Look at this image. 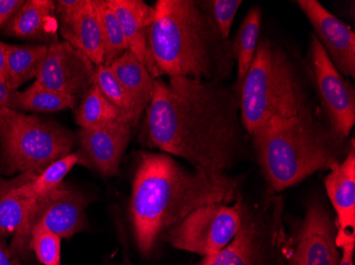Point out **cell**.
I'll use <instances>...</instances> for the list:
<instances>
[{"label":"cell","mask_w":355,"mask_h":265,"mask_svg":"<svg viewBox=\"0 0 355 265\" xmlns=\"http://www.w3.org/2000/svg\"><path fill=\"white\" fill-rule=\"evenodd\" d=\"M239 98L223 82L155 80L139 140L189 161L195 170L232 168L243 143Z\"/></svg>","instance_id":"1"},{"label":"cell","mask_w":355,"mask_h":265,"mask_svg":"<svg viewBox=\"0 0 355 265\" xmlns=\"http://www.w3.org/2000/svg\"><path fill=\"white\" fill-rule=\"evenodd\" d=\"M241 181L225 172L187 170L171 155L141 153L133 179L130 217L135 240L149 256L162 232L205 205L230 204L239 197Z\"/></svg>","instance_id":"2"},{"label":"cell","mask_w":355,"mask_h":265,"mask_svg":"<svg viewBox=\"0 0 355 265\" xmlns=\"http://www.w3.org/2000/svg\"><path fill=\"white\" fill-rule=\"evenodd\" d=\"M148 44L157 79L167 75L223 82L235 63L232 39L221 37L199 1H157Z\"/></svg>","instance_id":"3"},{"label":"cell","mask_w":355,"mask_h":265,"mask_svg":"<svg viewBox=\"0 0 355 265\" xmlns=\"http://www.w3.org/2000/svg\"><path fill=\"white\" fill-rule=\"evenodd\" d=\"M263 176L275 192L299 184L318 171L332 170L349 149L318 111L275 119L252 135Z\"/></svg>","instance_id":"4"},{"label":"cell","mask_w":355,"mask_h":265,"mask_svg":"<svg viewBox=\"0 0 355 265\" xmlns=\"http://www.w3.org/2000/svg\"><path fill=\"white\" fill-rule=\"evenodd\" d=\"M239 111L250 136L275 119L310 111L304 75L282 46L261 39L239 93Z\"/></svg>","instance_id":"5"},{"label":"cell","mask_w":355,"mask_h":265,"mask_svg":"<svg viewBox=\"0 0 355 265\" xmlns=\"http://www.w3.org/2000/svg\"><path fill=\"white\" fill-rule=\"evenodd\" d=\"M75 135L58 123L0 107V172L40 174L71 154Z\"/></svg>","instance_id":"6"},{"label":"cell","mask_w":355,"mask_h":265,"mask_svg":"<svg viewBox=\"0 0 355 265\" xmlns=\"http://www.w3.org/2000/svg\"><path fill=\"white\" fill-rule=\"evenodd\" d=\"M282 201L270 197L262 204L241 200V225L235 238L213 256L195 265H283L291 248L282 221Z\"/></svg>","instance_id":"7"},{"label":"cell","mask_w":355,"mask_h":265,"mask_svg":"<svg viewBox=\"0 0 355 265\" xmlns=\"http://www.w3.org/2000/svg\"><path fill=\"white\" fill-rule=\"evenodd\" d=\"M241 200L239 197L233 205L216 203L199 207L166 231L167 242L199 256L217 254L236 236L241 225Z\"/></svg>","instance_id":"8"},{"label":"cell","mask_w":355,"mask_h":265,"mask_svg":"<svg viewBox=\"0 0 355 265\" xmlns=\"http://www.w3.org/2000/svg\"><path fill=\"white\" fill-rule=\"evenodd\" d=\"M308 75L318 95L324 117L336 134L347 137L355 125V91L351 82L335 68L315 35L309 46Z\"/></svg>","instance_id":"9"},{"label":"cell","mask_w":355,"mask_h":265,"mask_svg":"<svg viewBox=\"0 0 355 265\" xmlns=\"http://www.w3.org/2000/svg\"><path fill=\"white\" fill-rule=\"evenodd\" d=\"M336 223L322 203L313 200L292 238V248L283 265H338Z\"/></svg>","instance_id":"10"},{"label":"cell","mask_w":355,"mask_h":265,"mask_svg":"<svg viewBox=\"0 0 355 265\" xmlns=\"http://www.w3.org/2000/svg\"><path fill=\"white\" fill-rule=\"evenodd\" d=\"M94 68L95 65L81 51L55 37L48 45L35 81L55 93L78 99L93 86Z\"/></svg>","instance_id":"11"},{"label":"cell","mask_w":355,"mask_h":265,"mask_svg":"<svg viewBox=\"0 0 355 265\" xmlns=\"http://www.w3.org/2000/svg\"><path fill=\"white\" fill-rule=\"evenodd\" d=\"M87 205V199L81 191L62 184L35 202L28 221V237L31 240L32 230L42 226L60 238H71L85 228Z\"/></svg>","instance_id":"12"},{"label":"cell","mask_w":355,"mask_h":265,"mask_svg":"<svg viewBox=\"0 0 355 265\" xmlns=\"http://www.w3.org/2000/svg\"><path fill=\"white\" fill-rule=\"evenodd\" d=\"M335 68L344 77H355V35L350 26L337 19L317 0H298Z\"/></svg>","instance_id":"13"},{"label":"cell","mask_w":355,"mask_h":265,"mask_svg":"<svg viewBox=\"0 0 355 265\" xmlns=\"http://www.w3.org/2000/svg\"><path fill=\"white\" fill-rule=\"evenodd\" d=\"M135 127L117 120L99 127L81 129L77 134L80 154L85 165H92L105 176H114Z\"/></svg>","instance_id":"14"},{"label":"cell","mask_w":355,"mask_h":265,"mask_svg":"<svg viewBox=\"0 0 355 265\" xmlns=\"http://www.w3.org/2000/svg\"><path fill=\"white\" fill-rule=\"evenodd\" d=\"M324 179L327 194L336 213V245L355 243V145L351 139L346 156Z\"/></svg>","instance_id":"15"},{"label":"cell","mask_w":355,"mask_h":265,"mask_svg":"<svg viewBox=\"0 0 355 265\" xmlns=\"http://www.w3.org/2000/svg\"><path fill=\"white\" fill-rule=\"evenodd\" d=\"M32 175H16L13 179H0V237L13 236L12 252L17 256H27L30 239L27 225L37 201L29 200L17 192V188Z\"/></svg>","instance_id":"16"},{"label":"cell","mask_w":355,"mask_h":265,"mask_svg":"<svg viewBox=\"0 0 355 265\" xmlns=\"http://www.w3.org/2000/svg\"><path fill=\"white\" fill-rule=\"evenodd\" d=\"M123 30L128 49L146 67L155 79L157 69L149 51L148 30L153 17V6L141 0H107Z\"/></svg>","instance_id":"17"},{"label":"cell","mask_w":355,"mask_h":265,"mask_svg":"<svg viewBox=\"0 0 355 265\" xmlns=\"http://www.w3.org/2000/svg\"><path fill=\"white\" fill-rule=\"evenodd\" d=\"M60 33L64 41L81 51L94 65H103L105 47L96 0H85L73 16L60 21Z\"/></svg>","instance_id":"18"},{"label":"cell","mask_w":355,"mask_h":265,"mask_svg":"<svg viewBox=\"0 0 355 265\" xmlns=\"http://www.w3.org/2000/svg\"><path fill=\"white\" fill-rule=\"evenodd\" d=\"M7 35L30 41H48L57 35L55 3L51 0H28L6 25Z\"/></svg>","instance_id":"19"},{"label":"cell","mask_w":355,"mask_h":265,"mask_svg":"<svg viewBox=\"0 0 355 265\" xmlns=\"http://www.w3.org/2000/svg\"><path fill=\"white\" fill-rule=\"evenodd\" d=\"M107 66L143 115L153 98L155 77L129 51Z\"/></svg>","instance_id":"20"},{"label":"cell","mask_w":355,"mask_h":265,"mask_svg":"<svg viewBox=\"0 0 355 265\" xmlns=\"http://www.w3.org/2000/svg\"><path fill=\"white\" fill-rule=\"evenodd\" d=\"M261 25H262V11L260 8L253 7L245 16L244 21L237 32L236 37L232 39L233 55H234L235 63L237 64V79L233 89L239 99L245 77L248 73L257 53Z\"/></svg>","instance_id":"21"},{"label":"cell","mask_w":355,"mask_h":265,"mask_svg":"<svg viewBox=\"0 0 355 265\" xmlns=\"http://www.w3.org/2000/svg\"><path fill=\"white\" fill-rule=\"evenodd\" d=\"M47 51V45L8 46L6 84L10 91H17L24 83L37 77Z\"/></svg>","instance_id":"22"},{"label":"cell","mask_w":355,"mask_h":265,"mask_svg":"<svg viewBox=\"0 0 355 265\" xmlns=\"http://www.w3.org/2000/svg\"><path fill=\"white\" fill-rule=\"evenodd\" d=\"M79 163L85 165L83 155L80 152L71 153L48 165L40 174L32 175L17 188V192L29 200L39 201L57 190L71 169Z\"/></svg>","instance_id":"23"},{"label":"cell","mask_w":355,"mask_h":265,"mask_svg":"<svg viewBox=\"0 0 355 265\" xmlns=\"http://www.w3.org/2000/svg\"><path fill=\"white\" fill-rule=\"evenodd\" d=\"M77 99L55 93L35 81L23 91H13L9 109L19 111L53 113L75 107Z\"/></svg>","instance_id":"24"},{"label":"cell","mask_w":355,"mask_h":265,"mask_svg":"<svg viewBox=\"0 0 355 265\" xmlns=\"http://www.w3.org/2000/svg\"><path fill=\"white\" fill-rule=\"evenodd\" d=\"M117 120H125L130 123L125 115L93 85L83 95L76 111V123L81 129H89Z\"/></svg>","instance_id":"25"},{"label":"cell","mask_w":355,"mask_h":265,"mask_svg":"<svg viewBox=\"0 0 355 265\" xmlns=\"http://www.w3.org/2000/svg\"><path fill=\"white\" fill-rule=\"evenodd\" d=\"M94 85L107 98L112 104L116 107L133 127H137L141 115L137 111L130 95L125 93L121 83L117 81L110 66L97 65L94 68Z\"/></svg>","instance_id":"26"},{"label":"cell","mask_w":355,"mask_h":265,"mask_svg":"<svg viewBox=\"0 0 355 265\" xmlns=\"http://www.w3.org/2000/svg\"><path fill=\"white\" fill-rule=\"evenodd\" d=\"M103 32L105 47V65H110L117 57L123 55L128 49L127 41L114 11L110 7L107 0H96Z\"/></svg>","instance_id":"27"},{"label":"cell","mask_w":355,"mask_h":265,"mask_svg":"<svg viewBox=\"0 0 355 265\" xmlns=\"http://www.w3.org/2000/svg\"><path fill=\"white\" fill-rule=\"evenodd\" d=\"M29 246L42 264L62 265L61 238L53 231L45 227H35L32 230Z\"/></svg>","instance_id":"28"},{"label":"cell","mask_w":355,"mask_h":265,"mask_svg":"<svg viewBox=\"0 0 355 265\" xmlns=\"http://www.w3.org/2000/svg\"><path fill=\"white\" fill-rule=\"evenodd\" d=\"M243 1L241 0H209L199 1L205 13L212 19L221 37L230 39V31L235 15Z\"/></svg>","instance_id":"29"},{"label":"cell","mask_w":355,"mask_h":265,"mask_svg":"<svg viewBox=\"0 0 355 265\" xmlns=\"http://www.w3.org/2000/svg\"><path fill=\"white\" fill-rule=\"evenodd\" d=\"M24 3L23 0H0V28L13 19Z\"/></svg>","instance_id":"30"},{"label":"cell","mask_w":355,"mask_h":265,"mask_svg":"<svg viewBox=\"0 0 355 265\" xmlns=\"http://www.w3.org/2000/svg\"><path fill=\"white\" fill-rule=\"evenodd\" d=\"M85 0H59L55 3V14L60 21L73 16L80 8L85 5Z\"/></svg>","instance_id":"31"},{"label":"cell","mask_w":355,"mask_h":265,"mask_svg":"<svg viewBox=\"0 0 355 265\" xmlns=\"http://www.w3.org/2000/svg\"><path fill=\"white\" fill-rule=\"evenodd\" d=\"M0 265H21L19 256L12 252L3 238L0 237Z\"/></svg>","instance_id":"32"},{"label":"cell","mask_w":355,"mask_h":265,"mask_svg":"<svg viewBox=\"0 0 355 265\" xmlns=\"http://www.w3.org/2000/svg\"><path fill=\"white\" fill-rule=\"evenodd\" d=\"M340 261L338 265H354L355 243H349L340 248Z\"/></svg>","instance_id":"33"},{"label":"cell","mask_w":355,"mask_h":265,"mask_svg":"<svg viewBox=\"0 0 355 265\" xmlns=\"http://www.w3.org/2000/svg\"><path fill=\"white\" fill-rule=\"evenodd\" d=\"M8 44L0 41V80L7 81V53Z\"/></svg>","instance_id":"34"},{"label":"cell","mask_w":355,"mask_h":265,"mask_svg":"<svg viewBox=\"0 0 355 265\" xmlns=\"http://www.w3.org/2000/svg\"><path fill=\"white\" fill-rule=\"evenodd\" d=\"M12 93L13 91L8 89L5 82L0 80V107H10Z\"/></svg>","instance_id":"35"},{"label":"cell","mask_w":355,"mask_h":265,"mask_svg":"<svg viewBox=\"0 0 355 265\" xmlns=\"http://www.w3.org/2000/svg\"><path fill=\"white\" fill-rule=\"evenodd\" d=\"M123 265H132V264H131L130 261L125 260V262H123Z\"/></svg>","instance_id":"36"}]
</instances>
